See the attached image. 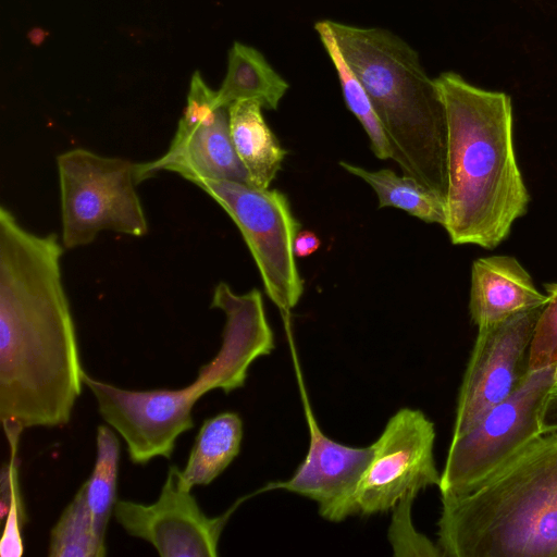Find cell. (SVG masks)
<instances>
[{"mask_svg":"<svg viewBox=\"0 0 557 557\" xmlns=\"http://www.w3.org/2000/svg\"><path fill=\"white\" fill-rule=\"evenodd\" d=\"M58 235L23 227L0 209V420L3 428H63L84 385L62 282Z\"/></svg>","mask_w":557,"mask_h":557,"instance_id":"cell-1","label":"cell"},{"mask_svg":"<svg viewBox=\"0 0 557 557\" xmlns=\"http://www.w3.org/2000/svg\"><path fill=\"white\" fill-rule=\"evenodd\" d=\"M96 443L95 466L83 487L96 528L106 536L110 517L117 502L120 443L115 433L107 425L97 428Z\"/></svg>","mask_w":557,"mask_h":557,"instance_id":"cell-21","label":"cell"},{"mask_svg":"<svg viewBox=\"0 0 557 557\" xmlns=\"http://www.w3.org/2000/svg\"><path fill=\"white\" fill-rule=\"evenodd\" d=\"M106 536L95 524L83 485L64 508L50 533L49 557H103Z\"/></svg>","mask_w":557,"mask_h":557,"instance_id":"cell-20","label":"cell"},{"mask_svg":"<svg viewBox=\"0 0 557 557\" xmlns=\"http://www.w3.org/2000/svg\"><path fill=\"white\" fill-rule=\"evenodd\" d=\"M547 301V294L535 287L530 273L515 257L491 256L473 261L469 313L478 327L544 307Z\"/></svg>","mask_w":557,"mask_h":557,"instance_id":"cell-14","label":"cell"},{"mask_svg":"<svg viewBox=\"0 0 557 557\" xmlns=\"http://www.w3.org/2000/svg\"><path fill=\"white\" fill-rule=\"evenodd\" d=\"M555 368L529 371L512 395L469 431L451 437L441 473V497L468 491L541 434L540 413L555 382Z\"/></svg>","mask_w":557,"mask_h":557,"instance_id":"cell-8","label":"cell"},{"mask_svg":"<svg viewBox=\"0 0 557 557\" xmlns=\"http://www.w3.org/2000/svg\"><path fill=\"white\" fill-rule=\"evenodd\" d=\"M162 171L194 184L215 180L250 185L231 138L228 107L219 102L216 91L199 72L191 76L187 103L169 149L156 160L137 163L138 183Z\"/></svg>","mask_w":557,"mask_h":557,"instance_id":"cell-9","label":"cell"},{"mask_svg":"<svg viewBox=\"0 0 557 557\" xmlns=\"http://www.w3.org/2000/svg\"><path fill=\"white\" fill-rule=\"evenodd\" d=\"M233 509L208 517L191 490L183 486L181 469L171 466L154 503L117 500L113 515L127 534L150 543L162 557H216Z\"/></svg>","mask_w":557,"mask_h":557,"instance_id":"cell-12","label":"cell"},{"mask_svg":"<svg viewBox=\"0 0 557 557\" xmlns=\"http://www.w3.org/2000/svg\"><path fill=\"white\" fill-rule=\"evenodd\" d=\"M57 168L64 248L89 245L102 231L148 233L136 190L137 163L74 148L57 157Z\"/></svg>","mask_w":557,"mask_h":557,"instance_id":"cell-6","label":"cell"},{"mask_svg":"<svg viewBox=\"0 0 557 557\" xmlns=\"http://www.w3.org/2000/svg\"><path fill=\"white\" fill-rule=\"evenodd\" d=\"M288 88V83L259 50L236 41L228 51L226 75L216 96L225 107L252 99L262 108L275 110Z\"/></svg>","mask_w":557,"mask_h":557,"instance_id":"cell-16","label":"cell"},{"mask_svg":"<svg viewBox=\"0 0 557 557\" xmlns=\"http://www.w3.org/2000/svg\"><path fill=\"white\" fill-rule=\"evenodd\" d=\"M339 165L373 188L379 199V208L394 207L425 223H437L444 227L445 197L437 191L410 176H400L389 169L369 171L346 161H341Z\"/></svg>","mask_w":557,"mask_h":557,"instance_id":"cell-18","label":"cell"},{"mask_svg":"<svg viewBox=\"0 0 557 557\" xmlns=\"http://www.w3.org/2000/svg\"><path fill=\"white\" fill-rule=\"evenodd\" d=\"M297 373L309 429V448L293 476L276 486L314 500L321 517L341 522L358 515L357 494L373 456V444L350 447L329 438L313 416L299 370Z\"/></svg>","mask_w":557,"mask_h":557,"instance_id":"cell-13","label":"cell"},{"mask_svg":"<svg viewBox=\"0 0 557 557\" xmlns=\"http://www.w3.org/2000/svg\"><path fill=\"white\" fill-rule=\"evenodd\" d=\"M441 503L442 556L557 557V431L540 434Z\"/></svg>","mask_w":557,"mask_h":557,"instance_id":"cell-4","label":"cell"},{"mask_svg":"<svg viewBox=\"0 0 557 557\" xmlns=\"http://www.w3.org/2000/svg\"><path fill=\"white\" fill-rule=\"evenodd\" d=\"M211 308L225 314L222 345L186 387L132 391L86 373L83 376L100 416L121 435L135 465H146L156 457L171 458L177 438L194 428L195 404L210 391L220 388L227 394L244 386L252 362L274 349V335L258 289L239 295L220 282Z\"/></svg>","mask_w":557,"mask_h":557,"instance_id":"cell-3","label":"cell"},{"mask_svg":"<svg viewBox=\"0 0 557 557\" xmlns=\"http://www.w3.org/2000/svg\"><path fill=\"white\" fill-rule=\"evenodd\" d=\"M338 76L346 106L364 128L376 158L392 159V150L373 104L355 73L347 64L327 21L314 26Z\"/></svg>","mask_w":557,"mask_h":557,"instance_id":"cell-19","label":"cell"},{"mask_svg":"<svg viewBox=\"0 0 557 557\" xmlns=\"http://www.w3.org/2000/svg\"><path fill=\"white\" fill-rule=\"evenodd\" d=\"M414 498L413 496L405 497L393 508V523L388 536L394 548V555H406V549L413 547L418 548L420 555L423 556H442L437 545H434L413 529L410 520V509Z\"/></svg>","mask_w":557,"mask_h":557,"instance_id":"cell-24","label":"cell"},{"mask_svg":"<svg viewBox=\"0 0 557 557\" xmlns=\"http://www.w3.org/2000/svg\"><path fill=\"white\" fill-rule=\"evenodd\" d=\"M548 296L535 324L528 354L529 371L557 364V283H545Z\"/></svg>","mask_w":557,"mask_h":557,"instance_id":"cell-23","label":"cell"},{"mask_svg":"<svg viewBox=\"0 0 557 557\" xmlns=\"http://www.w3.org/2000/svg\"><path fill=\"white\" fill-rule=\"evenodd\" d=\"M435 82L447 122L446 230L454 245L494 249L531 200L517 163L509 95L444 72Z\"/></svg>","mask_w":557,"mask_h":557,"instance_id":"cell-2","label":"cell"},{"mask_svg":"<svg viewBox=\"0 0 557 557\" xmlns=\"http://www.w3.org/2000/svg\"><path fill=\"white\" fill-rule=\"evenodd\" d=\"M434 424L418 409L401 408L373 443V456L357 494L358 515L393 509L428 486H440Z\"/></svg>","mask_w":557,"mask_h":557,"instance_id":"cell-11","label":"cell"},{"mask_svg":"<svg viewBox=\"0 0 557 557\" xmlns=\"http://www.w3.org/2000/svg\"><path fill=\"white\" fill-rule=\"evenodd\" d=\"M555 381H557V364H556V368H555Z\"/></svg>","mask_w":557,"mask_h":557,"instance_id":"cell-27","label":"cell"},{"mask_svg":"<svg viewBox=\"0 0 557 557\" xmlns=\"http://www.w3.org/2000/svg\"><path fill=\"white\" fill-rule=\"evenodd\" d=\"M321 246L320 238L311 231H299L294 239L295 257L306 258L314 253Z\"/></svg>","mask_w":557,"mask_h":557,"instance_id":"cell-26","label":"cell"},{"mask_svg":"<svg viewBox=\"0 0 557 557\" xmlns=\"http://www.w3.org/2000/svg\"><path fill=\"white\" fill-rule=\"evenodd\" d=\"M327 22L373 104L392 159L404 175L445 197L446 111L435 78L426 74L418 52L387 29Z\"/></svg>","mask_w":557,"mask_h":557,"instance_id":"cell-5","label":"cell"},{"mask_svg":"<svg viewBox=\"0 0 557 557\" xmlns=\"http://www.w3.org/2000/svg\"><path fill=\"white\" fill-rule=\"evenodd\" d=\"M542 308L478 327L459 388L451 437L473 428L523 383L529 373V347Z\"/></svg>","mask_w":557,"mask_h":557,"instance_id":"cell-10","label":"cell"},{"mask_svg":"<svg viewBox=\"0 0 557 557\" xmlns=\"http://www.w3.org/2000/svg\"><path fill=\"white\" fill-rule=\"evenodd\" d=\"M243 421L236 412L205 420L190 449L181 482L187 490L214 481L240 450Z\"/></svg>","mask_w":557,"mask_h":557,"instance_id":"cell-17","label":"cell"},{"mask_svg":"<svg viewBox=\"0 0 557 557\" xmlns=\"http://www.w3.org/2000/svg\"><path fill=\"white\" fill-rule=\"evenodd\" d=\"M261 110V103L252 99L238 100L230 104V132L250 185L269 188L287 151L269 128Z\"/></svg>","mask_w":557,"mask_h":557,"instance_id":"cell-15","label":"cell"},{"mask_svg":"<svg viewBox=\"0 0 557 557\" xmlns=\"http://www.w3.org/2000/svg\"><path fill=\"white\" fill-rule=\"evenodd\" d=\"M9 446L10 459L8 461L11 473V499L3 534L0 541V555L2 557H21L24 553L22 539V529L27 523L21 484H20V463H18V440L21 431L14 429L4 430Z\"/></svg>","mask_w":557,"mask_h":557,"instance_id":"cell-22","label":"cell"},{"mask_svg":"<svg viewBox=\"0 0 557 557\" xmlns=\"http://www.w3.org/2000/svg\"><path fill=\"white\" fill-rule=\"evenodd\" d=\"M557 431V381L549 388L540 413L541 434Z\"/></svg>","mask_w":557,"mask_h":557,"instance_id":"cell-25","label":"cell"},{"mask_svg":"<svg viewBox=\"0 0 557 557\" xmlns=\"http://www.w3.org/2000/svg\"><path fill=\"white\" fill-rule=\"evenodd\" d=\"M197 185L224 209L242 233L268 297L288 312L304 292L294 253L301 224L287 197L276 189L234 181L206 180Z\"/></svg>","mask_w":557,"mask_h":557,"instance_id":"cell-7","label":"cell"}]
</instances>
